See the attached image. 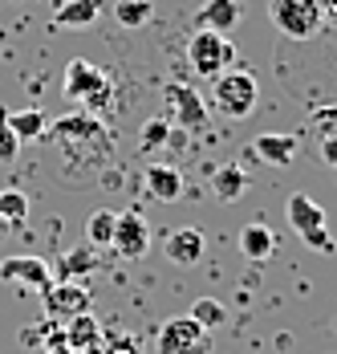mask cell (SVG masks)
<instances>
[{"mask_svg": "<svg viewBox=\"0 0 337 354\" xmlns=\"http://www.w3.org/2000/svg\"><path fill=\"white\" fill-rule=\"evenodd\" d=\"M45 147L61 183H94L114 159V135L98 114L77 110L45 127Z\"/></svg>", "mask_w": 337, "mask_h": 354, "instance_id": "obj_1", "label": "cell"}, {"mask_svg": "<svg viewBox=\"0 0 337 354\" xmlns=\"http://www.w3.org/2000/svg\"><path fill=\"white\" fill-rule=\"evenodd\" d=\"M61 94H66L73 106L90 110V114H102V110L114 102V77L86 62V57H73L66 66V77H61Z\"/></svg>", "mask_w": 337, "mask_h": 354, "instance_id": "obj_2", "label": "cell"}, {"mask_svg": "<svg viewBox=\"0 0 337 354\" xmlns=\"http://www.w3.org/2000/svg\"><path fill=\"white\" fill-rule=\"evenodd\" d=\"M256 98H260V90H256V77L248 70H224L220 77H211V102L220 114H228V118H248L252 110H256Z\"/></svg>", "mask_w": 337, "mask_h": 354, "instance_id": "obj_3", "label": "cell"}, {"mask_svg": "<svg viewBox=\"0 0 337 354\" xmlns=\"http://www.w3.org/2000/svg\"><path fill=\"white\" fill-rule=\"evenodd\" d=\"M187 62L200 77H220L224 70L236 66V45L228 33H211V29H195L187 41Z\"/></svg>", "mask_w": 337, "mask_h": 354, "instance_id": "obj_4", "label": "cell"}, {"mask_svg": "<svg viewBox=\"0 0 337 354\" xmlns=\"http://www.w3.org/2000/svg\"><path fill=\"white\" fill-rule=\"evenodd\" d=\"M272 25L293 41H313L325 25V12L317 0H269Z\"/></svg>", "mask_w": 337, "mask_h": 354, "instance_id": "obj_5", "label": "cell"}, {"mask_svg": "<svg viewBox=\"0 0 337 354\" xmlns=\"http://www.w3.org/2000/svg\"><path fill=\"white\" fill-rule=\"evenodd\" d=\"M159 354H211V330L191 318H171L159 326Z\"/></svg>", "mask_w": 337, "mask_h": 354, "instance_id": "obj_6", "label": "cell"}, {"mask_svg": "<svg viewBox=\"0 0 337 354\" xmlns=\"http://www.w3.org/2000/svg\"><path fill=\"white\" fill-rule=\"evenodd\" d=\"M114 252L118 257H126V261H138V257H146L151 252V224H146V216L142 208H126V212H118V224H114Z\"/></svg>", "mask_w": 337, "mask_h": 354, "instance_id": "obj_7", "label": "cell"}, {"mask_svg": "<svg viewBox=\"0 0 337 354\" xmlns=\"http://www.w3.org/2000/svg\"><path fill=\"white\" fill-rule=\"evenodd\" d=\"M167 106L175 114V122L183 127V131H203L207 127V106H203V98L187 86V82H171L167 86Z\"/></svg>", "mask_w": 337, "mask_h": 354, "instance_id": "obj_8", "label": "cell"}, {"mask_svg": "<svg viewBox=\"0 0 337 354\" xmlns=\"http://www.w3.org/2000/svg\"><path fill=\"white\" fill-rule=\"evenodd\" d=\"M0 281H17L45 293L53 285V265L41 261V257H4L0 261Z\"/></svg>", "mask_w": 337, "mask_h": 354, "instance_id": "obj_9", "label": "cell"}, {"mask_svg": "<svg viewBox=\"0 0 337 354\" xmlns=\"http://www.w3.org/2000/svg\"><path fill=\"white\" fill-rule=\"evenodd\" d=\"M86 310H90V293L77 281H53L45 289V314L49 318L69 322V318H77V314H86Z\"/></svg>", "mask_w": 337, "mask_h": 354, "instance_id": "obj_10", "label": "cell"}, {"mask_svg": "<svg viewBox=\"0 0 337 354\" xmlns=\"http://www.w3.org/2000/svg\"><path fill=\"white\" fill-rule=\"evenodd\" d=\"M142 187H146L151 200L175 204V200L183 196V176H179V167H171V163H151V167L142 171Z\"/></svg>", "mask_w": 337, "mask_h": 354, "instance_id": "obj_11", "label": "cell"}, {"mask_svg": "<svg viewBox=\"0 0 337 354\" xmlns=\"http://www.w3.org/2000/svg\"><path fill=\"white\" fill-rule=\"evenodd\" d=\"M240 21H244V0H203L200 4V29L232 33Z\"/></svg>", "mask_w": 337, "mask_h": 354, "instance_id": "obj_12", "label": "cell"}, {"mask_svg": "<svg viewBox=\"0 0 337 354\" xmlns=\"http://www.w3.org/2000/svg\"><path fill=\"white\" fill-rule=\"evenodd\" d=\"M285 216H289V228H293L297 236H309V232L325 228V208H321L313 196H305V192L289 196V208H285Z\"/></svg>", "mask_w": 337, "mask_h": 354, "instance_id": "obj_13", "label": "cell"}, {"mask_svg": "<svg viewBox=\"0 0 337 354\" xmlns=\"http://www.w3.org/2000/svg\"><path fill=\"white\" fill-rule=\"evenodd\" d=\"M203 248H207V241H203L200 228H175V232L167 236V261L171 265L191 269V265L203 261Z\"/></svg>", "mask_w": 337, "mask_h": 354, "instance_id": "obj_14", "label": "cell"}, {"mask_svg": "<svg viewBox=\"0 0 337 354\" xmlns=\"http://www.w3.org/2000/svg\"><path fill=\"white\" fill-rule=\"evenodd\" d=\"M66 342L81 354H98L102 342H106V330H102V322L86 310V314H77V318L66 322Z\"/></svg>", "mask_w": 337, "mask_h": 354, "instance_id": "obj_15", "label": "cell"}, {"mask_svg": "<svg viewBox=\"0 0 337 354\" xmlns=\"http://www.w3.org/2000/svg\"><path fill=\"white\" fill-rule=\"evenodd\" d=\"M301 151V139L297 135H256L252 139V155L264 159V163H276V167H289Z\"/></svg>", "mask_w": 337, "mask_h": 354, "instance_id": "obj_16", "label": "cell"}, {"mask_svg": "<svg viewBox=\"0 0 337 354\" xmlns=\"http://www.w3.org/2000/svg\"><path fill=\"white\" fill-rule=\"evenodd\" d=\"M102 17V0H66L57 12H53V25L57 29H86Z\"/></svg>", "mask_w": 337, "mask_h": 354, "instance_id": "obj_17", "label": "cell"}, {"mask_svg": "<svg viewBox=\"0 0 337 354\" xmlns=\"http://www.w3.org/2000/svg\"><path fill=\"white\" fill-rule=\"evenodd\" d=\"M8 118V127H12V135L21 142H41V135H45V127H49V118H45V110H12V114H4Z\"/></svg>", "mask_w": 337, "mask_h": 354, "instance_id": "obj_18", "label": "cell"}, {"mask_svg": "<svg viewBox=\"0 0 337 354\" xmlns=\"http://www.w3.org/2000/svg\"><path fill=\"white\" fill-rule=\"evenodd\" d=\"M272 248H276V236H272V228H264V224H248L240 232V252L248 261H269Z\"/></svg>", "mask_w": 337, "mask_h": 354, "instance_id": "obj_19", "label": "cell"}, {"mask_svg": "<svg viewBox=\"0 0 337 354\" xmlns=\"http://www.w3.org/2000/svg\"><path fill=\"white\" fill-rule=\"evenodd\" d=\"M98 269V257H94V245H81L66 252L61 261H57V269H53V281H73L77 273H94Z\"/></svg>", "mask_w": 337, "mask_h": 354, "instance_id": "obj_20", "label": "cell"}, {"mask_svg": "<svg viewBox=\"0 0 337 354\" xmlns=\"http://www.w3.org/2000/svg\"><path fill=\"white\" fill-rule=\"evenodd\" d=\"M248 171L240 167V163H228V167H220L215 176H211V192L220 196V200H240L244 192H248Z\"/></svg>", "mask_w": 337, "mask_h": 354, "instance_id": "obj_21", "label": "cell"}, {"mask_svg": "<svg viewBox=\"0 0 337 354\" xmlns=\"http://www.w3.org/2000/svg\"><path fill=\"white\" fill-rule=\"evenodd\" d=\"M114 224H118V212H110V208H98V212L86 220V245L110 248V245H114Z\"/></svg>", "mask_w": 337, "mask_h": 354, "instance_id": "obj_22", "label": "cell"}, {"mask_svg": "<svg viewBox=\"0 0 337 354\" xmlns=\"http://www.w3.org/2000/svg\"><path fill=\"white\" fill-rule=\"evenodd\" d=\"M151 0H118L114 4V21L122 25V29H142L146 21H151Z\"/></svg>", "mask_w": 337, "mask_h": 354, "instance_id": "obj_23", "label": "cell"}, {"mask_svg": "<svg viewBox=\"0 0 337 354\" xmlns=\"http://www.w3.org/2000/svg\"><path fill=\"white\" fill-rule=\"evenodd\" d=\"M337 135V106H321L309 114L305 122V139L309 142H321V139H334Z\"/></svg>", "mask_w": 337, "mask_h": 354, "instance_id": "obj_24", "label": "cell"}, {"mask_svg": "<svg viewBox=\"0 0 337 354\" xmlns=\"http://www.w3.org/2000/svg\"><path fill=\"white\" fill-rule=\"evenodd\" d=\"M167 139H171V118H167V114L146 118V122H142V131H138V147H142V151L167 147Z\"/></svg>", "mask_w": 337, "mask_h": 354, "instance_id": "obj_25", "label": "cell"}, {"mask_svg": "<svg viewBox=\"0 0 337 354\" xmlns=\"http://www.w3.org/2000/svg\"><path fill=\"white\" fill-rule=\"evenodd\" d=\"M191 318L200 322V326H207V330H215V326H224V318H228V310L215 301V297H200L195 306H191Z\"/></svg>", "mask_w": 337, "mask_h": 354, "instance_id": "obj_26", "label": "cell"}, {"mask_svg": "<svg viewBox=\"0 0 337 354\" xmlns=\"http://www.w3.org/2000/svg\"><path fill=\"white\" fill-rule=\"evenodd\" d=\"M0 216H4V220H12V224L21 228V224H25V216H29V200H25L21 192H12V187H8V192H0Z\"/></svg>", "mask_w": 337, "mask_h": 354, "instance_id": "obj_27", "label": "cell"}, {"mask_svg": "<svg viewBox=\"0 0 337 354\" xmlns=\"http://www.w3.org/2000/svg\"><path fill=\"white\" fill-rule=\"evenodd\" d=\"M98 354H142V346H138L135 334H106Z\"/></svg>", "mask_w": 337, "mask_h": 354, "instance_id": "obj_28", "label": "cell"}, {"mask_svg": "<svg viewBox=\"0 0 337 354\" xmlns=\"http://www.w3.org/2000/svg\"><path fill=\"white\" fill-rule=\"evenodd\" d=\"M17 151H21V139L12 135V127H8V118H4V110H0V163H12Z\"/></svg>", "mask_w": 337, "mask_h": 354, "instance_id": "obj_29", "label": "cell"}, {"mask_svg": "<svg viewBox=\"0 0 337 354\" xmlns=\"http://www.w3.org/2000/svg\"><path fill=\"white\" fill-rule=\"evenodd\" d=\"M317 155H321V163H325V167H334V171H337V135H334V139L317 142Z\"/></svg>", "mask_w": 337, "mask_h": 354, "instance_id": "obj_30", "label": "cell"}, {"mask_svg": "<svg viewBox=\"0 0 337 354\" xmlns=\"http://www.w3.org/2000/svg\"><path fill=\"white\" fill-rule=\"evenodd\" d=\"M309 248H317V252H334V241H329V232L325 228H317V232H309V236H301Z\"/></svg>", "mask_w": 337, "mask_h": 354, "instance_id": "obj_31", "label": "cell"}, {"mask_svg": "<svg viewBox=\"0 0 337 354\" xmlns=\"http://www.w3.org/2000/svg\"><path fill=\"white\" fill-rule=\"evenodd\" d=\"M317 4H321V12H325L329 21H337V0H317Z\"/></svg>", "mask_w": 337, "mask_h": 354, "instance_id": "obj_32", "label": "cell"}, {"mask_svg": "<svg viewBox=\"0 0 337 354\" xmlns=\"http://www.w3.org/2000/svg\"><path fill=\"white\" fill-rule=\"evenodd\" d=\"M12 228H17V224H12V220H4V216H0V241H4V236H8V232H12Z\"/></svg>", "mask_w": 337, "mask_h": 354, "instance_id": "obj_33", "label": "cell"}, {"mask_svg": "<svg viewBox=\"0 0 337 354\" xmlns=\"http://www.w3.org/2000/svg\"><path fill=\"white\" fill-rule=\"evenodd\" d=\"M49 354H81V351H73V346H57V351H49Z\"/></svg>", "mask_w": 337, "mask_h": 354, "instance_id": "obj_34", "label": "cell"}]
</instances>
